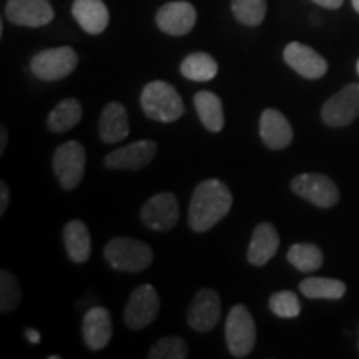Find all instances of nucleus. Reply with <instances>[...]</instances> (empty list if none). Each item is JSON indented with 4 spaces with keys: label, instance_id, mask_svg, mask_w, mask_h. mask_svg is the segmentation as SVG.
<instances>
[{
    "label": "nucleus",
    "instance_id": "4",
    "mask_svg": "<svg viewBox=\"0 0 359 359\" xmlns=\"http://www.w3.org/2000/svg\"><path fill=\"white\" fill-rule=\"evenodd\" d=\"M224 338H226V346L231 356L246 358L253 351L255 343H257V326L248 308L243 304H236L228 313Z\"/></svg>",
    "mask_w": 359,
    "mask_h": 359
},
{
    "label": "nucleus",
    "instance_id": "19",
    "mask_svg": "<svg viewBox=\"0 0 359 359\" xmlns=\"http://www.w3.org/2000/svg\"><path fill=\"white\" fill-rule=\"evenodd\" d=\"M278 246H280V235L276 228L271 223H259L251 236L246 258L253 266H263L275 257Z\"/></svg>",
    "mask_w": 359,
    "mask_h": 359
},
{
    "label": "nucleus",
    "instance_id": "24",
    "mask_svg": "<svg viewBox=\"0 0 359 359\" xmlns=\"http://www.w3.org/2000/svg\"><path fill=\"white\" fill-rule=\"evenodd\" d=\"M182 75L193 82H208L217 77L218 64L212 55L205 52H195L188 55L180 65Z\"/></svg>",
    "mask_w": 359,
    "mask_h": 359
},
{
    "label": "nucleus",
    "instance_id": "23",
    "mask_svg": "<svg viewBox=\"0 0 359 359\" xmlns=\"http://www.w3.org/2000/svg\"><path fill=\"white\" fill-rule=\"evenodd\" d=\"M83 109L75 98H65L50 111L47 120V127L53 133H65L79 125L82 120Z\"/></svg>",
    "mask_w": 359,
    "mask_h": 359
},
{
    "label": "nucleus",
    "instance_id": "14",
    "mask_svg": "<svg viewBox=\"0 0 359 359\" xmlns=\"http://www.w3.org/2000/svg\"><path fill=\"white\" fill-rule=\"evenodd\" d=\"M285 62L304 79L316 80L321 79L327 72V62L316 50L308 45L299 42H291L286 45L283 52Z\"/></svg>",
    "mask_w": 359,
    "mask_h": 359
},
{
    "label": "nucleus",
    "instance_id": "3",
    "mask_svg": "<svg viewBox=\"0 0 359 359\" xmlns=\"http://www.w3.org/2000/svg\"><path fill=\"white\" fill-rule=\"evenodd\" d=\"M103 255L111 268L125 273H140L154 262L150 246L133 238H114L107 243Z\"/></svg>",
    "mask_w": 359,
    "mask_h": 359
},
{
    "label": "nucleus",
    "instance_id": "30",
    "mask_svg": "<svg viewBox=\"0 0 359 359\" xmlns=\"http://www.w3.org/2000/svg\"><path fill=\"white\" fill-rule=\"evenodd\" d=\"M269 309L280 318H296L302 313V303L293 291H278L269 298Z\"/></svg>",
    "mask_w": 359,
    "mask_h": 359
},
{
    "label": "nucleus",
    "instance_id": "17",
    "mask_svg": "<svg viewBox=\"0 0 359 359\" xmlns=\"http://www.w3.org/2000/svg\"><path fill=\"white\" fill-rule=\"evenodd\" d=\"M259 137L271 150H283L293 140V128L281 111L266 109L259 118Z\"/></svg>",
    "mask_w": 359,
    "mask_h": 359
},
{
    "label": "nucleus",
    "instance_id": "33",
    "mask_svg": "<svg viewBox=\"0 0 359 359\" xmlns=\"http://www.w3.org/2000/svg\"><path fill=\"white\" fill-rule=\"evenodd\" d=\"M25 338H27V341H29V343H32V344L40 343V333H39V331L32 330V327L25 330Z\"/></svg>",
    "mask_w": 359,
    "mask_h": 359
},
{
    "label": "nucleus",
    "instance_id": "9",
    "mask_svg": "<svg viewBox=\"0 0 359 359\" xmlns=\"http://www.w3.org/2000/svg\"><path fill=\"white\" fill-rule=\"evenodd\" d=\"M359 116V83H349L323 105L321 118L330 127H346Z\"/></svg>",
    "mask_w": 359,
    "mask_h": 359
},
{
    "label": "nucleus",
    "instance_id": "8",
    "mask_svg": "<svg viewBox=\"0 0 359 359\" xmlns=\"http://www.w3.org/2000/svg\"><path fill=\"white\" fill-rule=\"evenodd\" d=\"M160 311V296L151 285H142L133 290L125 306L123 320L132 330H143L156 320Z\"/></svg>",
    "mask_w": 359,
    "mask_h": 359
},
{
    "label": "nucleus",
    "instance_id": "5",
    "mask_svg": "<svg viewBox=\"0 0 359 359\" xmlns=\"http://www.w3.org/2000/svg\"><path fill=\"white\" fill-rule=\"evenodd\" d=\"M79 64L77 52L72 47H57L39 52L30 62V70L43 82H57L69 77Z\"/></svg>",
    "mask_w": 359,
    "mask_h": 359
},
{
    "label": "nucleus",
    "instance_id": "10",
    "mask_svg": "<svg viewBox=\"0 0 359 359\" xmlns=\"http://www.w3.org/2000/svg\"><path fill=\"white\" fill-rule=\"evenodd\" d=\"M140 218L143 224L150 230L155 231H168L172 230L180 218L178 200L173 193L161 191L158 195L151 196L150 200L143 205Z\"/></svg>",
    "mask_w": 359,
    "mask_h": 359
},
{
    "label": "nucleus",
    "instance_id": "2",
    "mask_svg": "<svg viewBox=\"0 0 359 359\" xmlns=\"http://www.w3.org/2000/svg\"><path fill=\"white\" fill-rule=\"evenodd\" d=\"M143 114L160 123H172L185 114L182 97L173 85L155 80L145 85L140 97Z\"/></svg>",
    "mask_w": 359,
    "mask_h": 359
},
{
    "label": "nucleus",
    "instance_id": "1",
    "mask_svg": "<svg viewBox=\"0 0 359 359\" xmlns=\"http://www.w3.org/2000/svg\"><path fill=\"white\" fill-rule=\"evenodd\" d=\"M233 195L230 188L219 180H205L193 191L188 224L193 231L205 233L230 213Z\"/></svg>",
    "mask_w": 359,
    "mask_h": 359
},
{
    "label": "nucleus",
    "instance_id": "21",
    "mask_svg": "<svg viewBox=\"0 0 359 359\" xmlns=\"http://www.w3.org/2000/svg\"><path fill=\"white\" fill-rule=\"evenodd\" d=\"M64 243L69 258L74 263H85L92 255L88 228L80 219H72L64 228Z\"/></svg>",
    "mask_w": 359,
    "mask_h": 359
},
{
    "label": "nucleus",
    "instance_id": "7",
    "mask_svg": "<svg viewBox=\"0 0 359 359\" xmlns=\"http://www.w3.org/2000/svg\"><path fill=\"white\" fill-rule=\"evenodd\" d=\"M291 190L320 208H331L339 200V190L336 183L321 173L298 175L291 182Z\"/></svg>",
    "mask_w": 359,
    "mask_h": 359
},
{
    "label": "nucleus",
    "instance_id": "18",
    "mask_svg": "<svg viewBox=\"0 0 359 359\" xmlns=\"http://www.w3.org/2000/svg\"><path fill=\"white\" fill-rule=\"evenodd\" d=\"M72 15L85 32L98 35L109 27L110 13L103 0H75L72 6Z\"/></svg>",
    "mask_w": 359,
    "mask_h": 359
},
{
    "label": "nucleus",
    "instance_id": "32",
    "mask_svg": "<svg viewBox=\"0 0 359 359\" xmlns=\"http://www.w3.org/2000/svg\"><path fill=\"white\" fill-rule=\"evenodd\" d=\"M314 4H318V6L321 7H326V8H331V11H334V8H339L343 6L344 0H313Z\"/></svg>",
    "mask_w": 359,
    "mask_h": 359
},
{
    "label": "nucleus",
    "instance_id": "28",
    "mask_svg": "<svg viewBox=\"0 0 359 359\" xmlns=\"http://www.w3.org/2000/svg\"><path fill=\"white\" fill-rule=\"evenodd\" d=\"M22 290L17 278L7 269L0 271V311L12 313L20 304Z\"/></svg>",
    "mask_w": 359,
    "mask_h": 359
},
{
    "label": "nucleus",
    "instance_id": "25",
    "mask_svg": "<svg viewBox=\"0 0 359 359\" xmlns=\"http://www.w3.org/2000/svg\"><path fill=\"white\" fill-rule=\"evenodd\" d=\"M299 290L311 299H339L346 293V285L331 278H306L299 283Z\"/></svg>",
    "mask_w": 359,
    "mask_h": 359
},
{
    "label": "nucleus",
    "instance_id": "22",
    "mask_svg": "<svg viewBox=\"0 0 359 359\" xmlns=\"http://www.w3.org/2000/svg\"><path fill=\"white\" fill-rule=\"evenodd\" d=\"M195 109L198 114L201 123L208 132H222L224 125V116H223V105L218 95H215L213 92L208 90H201L195 95Z\"/></svg>",
    "mask_w": 359,
    "mask_h": 359
},
{
    "label": "nucleus",
    "instance_id": "34",
    "mask_svg": "<svg viewBox=\"0 0 359 359\" xmlns=\"http://www.w3.org/2000/svg\"><path fill=\"white\" fill-rule=\"evenodd\" d=\"M7 138H8L7 128H6V127H2V128H0V154H4V151H6V147H7Z\"/></svg>",
    "mask_w": 359,
    "mask_h": 359
},
{
    "label": "nucleus",
    "instance_id": "36",
    "mask_svg": "<svg viewBox=\"0 0 359 359\" xmlns=\"http://www.w3.org/2000/svg\"><path fill=\"white\" fill-rule=\"evenodd\" d=\"M356 70H358V75H359V60H358V65H356Z\"/></svg>",
    "mask_w": 359,
    "mask_h": 359
},
{
    "label": "nucleus",
    "instance_id": "27",
    "mask_svg": "<svg viewBox=\"0 0 359 359\" xmlns=\"http://www.w3.org/2000/svg\"><path fill=\"white\" fill-rule=\"evenodd\" d=\"M231 11L240 24L258 27L266 15V0H231Z\"/></svg>",
    "mask_w": 359,
    "mask_h": 359
},
{
    "label": "nucleus",
    "instance_id": "12",
    "mask_svg": "<svg viewBox=\"0 0 359 359\" xmlns=\"http://www.w3.org/2000/svg\"><path fill=\"white\" fill-rule=\"evenodd\" d=\"M6 17L20 27H43L50 24L55 12L47 0H8Z\"/></svg>",
    "mask_w": 359,
    "mask_h": 359
},
{
    "label": "nucleus",
    "instance_id": "31",
    "mask_svg": "<svg viewBox=\"0 0 359 359\" xmlns=\"http://www.w3.org/2000/svg\"><path fill=\"white\" fill-rule=\"evenodd\" d=\"M8 188L6 183H0V215H6L7 206H8Z\"/></svg>",
    "mask_w": 359,
    "mask_h": 359
},
{
    "label": "nucleus",
    "instance_id": "6",
    "mask_svg": "<svg viewBox=\"0 0 359 359\" xmlns=\"http://www.w3.org/2000/svg\"><path fill=\"white\" fill-rule=\"evenodd\" d=\"M87 154L82 143L72 140L60 145L53 155V170L57 180L65 190H74L80 185L85 175Z\"/></svg>",
    "mask_w": 359,
    "mask_h": 359
},
{
    "label": "nucleus",
    "instance_id": "15",
    "mask_svg": "<svg viewBox=\"0 0 359 359\" xmlns=\"http://www.w3.org/2000/svg\"><path fill=\"white\" fill-rule=\"evenodd\" d=\"M156 155V143L140 140L127 147L114 150L105 156V167L109 170H142Z\"/></svg>",
    "mask_w": 359,
    "mask_h": 359
},
{
    "label": "nucleus",
    "instance_id": "11",
    "mask_svg": "<svg viewBox=\"0 0 359 359\" xmlns=\"http://www.w3.org/2000/svg\"><path fill=\"white\" fill-rule=\"evenodd\" d=\"M222 318L219 296L213 290H201L188 308V325L198 333H208Z\"/></svg>",
    "mask_w": 359,
    "mask_h": 359
},
{
    "label": "nucleus",
    "instance_id": "13",
    "mask_svg": "<svg viewBox=\"0 0 359 359\" xmlns=\"http://www.w3.org/2000/svg\"><path fill=\"white\" fill-rule=\"evenodd\" d=\"M196 24V11L190 2L178 0L168 2L156 12V25L161 32L175 35H187Z\"/></svg>",
    "mask_w": 359,
    "mask_h": 359
},
{
    "label": "nucleus",
    "instance_id": "26",
    "mask_svg": "<svg viewBox=\"0 0 359 359\" xmlns=\"http://www.w3.org/2000/svg\"><path fill=\"white\" fill-rule=\"evenodd\" d=\"M286 259L302 273H313L323 266V251L316 245L296 243L290 248Z\"/></svg>",
    "mask_w": 359,
    "mask_h": 359
},
{
    "label": "nucleus",
    "instance_id": "29",
    "mask_svg": "<svg viewBox=\"0 0 359 359\" xmlns=\"http://www.w3.org/2000/svg\"><path fill=\"white\" fill-rule=\"evenodd\" d=\"M188 356V346L185 339L177 336H165L151 346L148 358L150 359H185Z\"/></svg>",
    "mask_w": 359,
    "mask_h": 359
},
{
    "label": "nucleus",
    "instance_id": "20",
    "mask_svg": "<svg viewBox=\"0 0 359 359\" xmlns=\"http://www.w3.org/2000/svg\"><path fill=\"white\" fill-rule=\"evenodd\" d=\"M98 133L103 143L122 142L130 133L128 114L120 102H111L102 111Z\"/></svg>",
    "mask_w": 359,
    "mask_h": 359
},
{
    "label": "nucleus",
    "instance_id": "35",
    "mask_svg": "<svg viewBox=\"0 0 359 359\" xmlns=\"http://www.w3.org/2000/svg\"><path fill=\"white\" fill-rule=\"evenodd\" d=\"M353 2V7H354V11H356L358 13H359V0H351Z\"/></svg>",
    "mask_w": 359,
    "mask_h": 359
},
{
    "label": "nucleus",
    "instance_id": "16",
    "mask_svg": "<svg viewBox=\"0 0 359 359\" xmlns=\"http://www.w3.org/2000/svg\"><path fill=\"white\" fill-rule=\"evenodd\" d=\"M82 333L85 344L92 349V351H100L110 343L111 333H114V326H111V316L109 309L95 306L88 309L83 316L82 323Z\"/></svg>",
    "mask_w": 359,
    "mask_h": 359
}]
</instances>
